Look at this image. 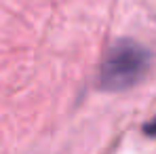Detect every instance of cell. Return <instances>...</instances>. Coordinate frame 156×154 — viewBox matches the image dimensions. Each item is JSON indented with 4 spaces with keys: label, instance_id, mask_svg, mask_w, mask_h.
Wrapping results in <instances>:
<instances>
[{
    "label": "cell",
    "instance_id": "obj_1",
    "mask_svg": "<svg viewBox=\"0 0 156 154\" xmlns=\"http://www.w3.org/2000/svg\"><path fill=\"white\" fill-rule=\"evenodd\" d=\"M152 66V53L135 40L114 42L99 63L97 87L101 91H127L141 82Z\"/></svg>",
    "mask_w": 156,
    "mask_h": 154
},
{
    "label": "cell",
    "instance_id": "obj_2",
    "mask_svg": "<svg viewBox=\"0 0 156 154\" xmlns=\"http://www.w3.org/2000/svg\"><path fill=\"white\" fill-rule=\"evenodd\" d=\"M144 133H146V135H150V137H152V135H156V118L144 125Z\"/></svg>",
    "mask_w": 156,
    "mask_h": 154
}]
</instances>
